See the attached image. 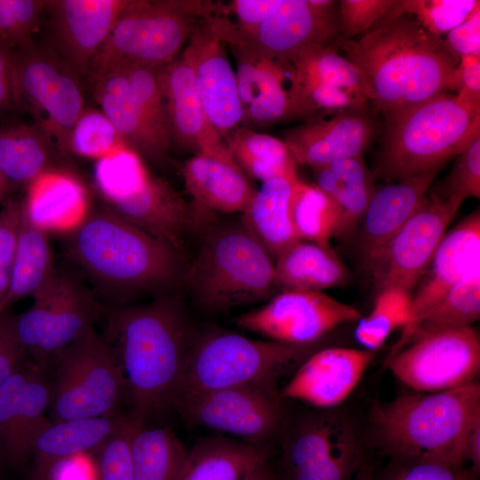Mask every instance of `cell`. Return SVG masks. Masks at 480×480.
<instances>
[{
	"label": "cell",
	"mask_w": 480,
	"mask_h": 480,
	"mask_svg": "<svg viewBox=\"0 0 480 480\" xmlns=\"http://www.w3.org/2000/svg\"><path fill=\"white\" fill-rule=\"evenodd\" d=\"M103 340L119 363L129 415L138 423L173 407L195 339L170 294L141 305L105 306Z\"/></svg>",
	"instance_id": "cell-1"
},
{
	"label": "cell",
	"mask_w": 480,
	"mask_h": 480,
	"mask_svg": "<svg viewBox=\"0 0 480 480\" xmlns=\"http://www.w3.org/2000/svg\"><path fill=\"white\" fill-rule=\"evenodd\" d=\"M68 232V257L107 306L170 294L182 284V255L105 205L88 211Z\"/></svg>",
	"instance_id": "cell-2"
},
{
	"label": "cell",
	"mask_w": 480,
	"mask_h": 480,
	"mask_svg": "<svg viewBox=\"0 0 480 480\" xmlns=\"http://www.w3.org/2000/svg\"><path fill=\"white\" fill-rule=\"evenodd\" d=\"M340 45L385 118L452 89L459 60L442 38L410 15H389L358 39H343Z\"/></svg>",
	"instance_id": "cell-3"
},
{
	"label": "cell",
	"mask_w": 480,
	"mask_h": 480,
	"mask_svg": "<svg viewBox=\"0 0 480 480\" xmlns=\"http://www.w3.org/2000/svg\"><path fill=\"white\" fill-rule=\"evenodd\" d=\"M480 418V384L417 393L376 403L372 436L390 459L423 460L466 466V442Z\"/></svg>",
	"instance_id": "cell-4"
},
{
	"label": "cell",
	"mask_w": 480,
	"mask_h": 480,
	"mask_svg": "<svg viewBox=\"0 0 480 480\" xmlns=\"http://www.w3.org/2000/svg\"><path fill=\"white\" fill-rule=\"evenodd\" d=\"M386 119L375 177L401 180L437 169L480 137V108L442 92Z\"/></svg>",
	"instance_id": "cell-5"
},
{
	"label": "cell",
	"mask_w": 480,
	"mask_h": 480,
	"mask_svg": "<svg viewBox=\"0 0 480 480\" xmlns=\"http://www.w3.org/2000/svg\"><path fill=\"white\" fill-rule=\"evenodd\" d=\"M182 284L200 308L220 313L269 296L276 285L275 268L242 220L224 223L205 228Z\"/></svg>",
	"instance_id": "cell-6"
},
{
	"label": "cell",
	"mask_w": 480,
	"mask_h": 480,
	"mask_svg": "<svg viewBox=\"0 0 480 480\" xmlns=\"http://www.w3.org/2000/svg\"><path fill=\"white\" fill-rule=\"evenodd\" d=\"M94 183L105 206L164 241L180 255L203 221L167 181L150 172L128 148L97 159Z\"/></svg>",
	"instance_id": "cell-7"
},
{
	"label": "cell",
	"mask_w": 480,
	"mask_h": 480,
	"mask_svg": "<svg viewBox=\"0 0 480 480\" xmlns=\"http://www.w3.org/2000/svg\"><path fill=\"white\" fill-rule=\"evenodd\" d=\"M215 9L211 1L127 0L87 76L93 84L119 66L169 64Z\"/></svg>",
	"instance_id": "cell-8"
},
{
	"label": "cell",
	"mask_w": 480,
	"mask_h": 480,
	"mask_svg": "<svg viewBox=\"0 0 480 480\" xmlns=\"http://www.w3.org/2000/svg\"><path fill=\"white\" fill-rule=\"evenodd\" d=\"M318 348L319 341L295 345L228 332L209 333L194 340L177 398L236 386L277 388L289 369Z\"/></svg>",
	"instance_id": "cell-9"
},
{
	"label": "cell",
	"mask_w": 480,
	"mask_h": 480,
	"mask_svg": "<svg viewBox=\"0 0 480 480\" xmlns=\"http://www.w3.org/2000/svg\"><path fill=\"white\" fill-rule=\"evenodd\" d=\"M277 436L275 480H353L366 461L358 427L337 407L285 415Z\"/></svg>",
	"instance_id": "cell-10"
},
{
	"label": "cell",
	"mask_w": 480,
	"mask_h": 480,
	"mask_svg": "<svg viewBox=\"0 0 480 480\" xmlns=\"http://www.w3.org/2000/svg\"><path fill=\"white\" fill-rule=\"evenodd\" d=\"M50 365L54 369L52 377L48 375L51 420L122 412L127 402L125 380L112 350L93 327L61 350Z\"/></svg>",
	"instance_id": "cell-11"
},
{
	"label": "cell",
	"mask_w": 480,
	"mask_h": 480,
	"mask_svg": "<svg viewBox=\"0 0 480 480\" xmlns=\"http://www.w3.org/2000/svg\"><path fill=\"white\" fill-rule=\"evenodd\" d=\"M162 68L119 66L93 83L96 102L126 147L156 164L166 160L172 140Z\"/></svg>",
	"instance_id": "cell-12"
},
{
	"label": "cell",
	"mask_w": 480,
	"mask_h": 480,
	"mask_svg": "<svg viewBox=\"0 0 480 480\" xmlns=\"http://www.w3.org/2000/svg\"><path fill=\"white\" fill-rule=\"evenodd\" d=\"M33 299L28 309L14 316L15 328L29 360L44 368L93 327L105 308L78 277L57 269L50 283Z\"/></svg>",
	"instance_id": "cell-13"
},
{
	"label": "cell",
	"mask_w": 480,
	"mask_h": 480,
	"mask_svg": "<svg viewBox=\"0 0 480 480\" xmlns=\"http://www.w3.org/2000/svg\"><path fill=\"white\" fill-rule=\"evenodd\" d=\"M18 108L25 105L61 153L84 109L80 75L51 46L36 43L12 50Z\"/></svg>",
	"instance_id": "cell-14"
},
{
	"label": "cell",
	"mask_w": 480,
	"mask_h": 480,
	"mask_svg": "<svg viewBox=\"0 0 480 480\" xmlns=\"http://www.w3.org/2000/svg\"><path fill=\"white\" fill-rule=\"evenodd\" d=\"M279 388L244 385L180 396L175 408L189 424L222 431L261 447L285 418Z\"/></svg>",
	"instance_id": "cell-15"
},
{
	"label": "cell",
	"mask_w": 480,
	"mask_h": 480,
	"mask_svg": "<svg viewBox=\"0 0 480 480\" xmlns=\"http://www.w3.org/2000/svg\"><path fill=\"white\" fill-rule=\"evenodd\" d=\"M385 365L418 393L465 386L480 372L479 333L470 326L425 336L385 360Z\"/></svg>",
	"instance_id": "cell-16"
},
{
	"label": "cell",
	"mask_w": 480,
	"mask_h": 480,
	"mask_svg": "<svg viewBox=\"0 0 480 480\" xmlns=\"http://www.w3.org/2000/svg\"><path fill=\"white\" fill-rule=\"evenodd\" d=\"M362 317L354 306L317 291L284 290L266 305L240 315V328L287 344L320 341L332 330Z\"/></svg>",
	"instance_id": "cell-17"
},
{
	"label": "cell",
	"mask_w": 480,
	"mask_h": 480,
	"mask_svg": "<svg viewBox=\"0 0 480 480\" xmlns=\"http://www.w3.org/2000/svg\"><path fill=\"white\" fill-rule=\"evenodd\" d=\"M462 202L427 198L372 266L376 292L388 287L413 292Z\"/></svg>",
	"instance_id": "cell-18"
},
{
	"label": "cell",
	"mask_w": 480,
	"mask_h": 480,
	"mask_svg": "<svg viewBox=\"0 0 480 480\" xmlns=\"http://www.w3.org/2000/svg\"><path fill=\"white\" fill-rule=\"evenodd\" d=\"M337 2L332 0H281L277 8L250 36L239 37L222 16L212 20L221 34L244 41L267 56L291 67L294 57L314 45H334L340 35Z\"/></svg>",
	"instance_id": "cell-19"
},
{
	"label": "cell",
	"mask_w": 480,
	"mask_h": 480,
	"mask_svg": "<svg viewBox=\"0 0 480 480\" xmlns=\"http://www.w3.org/2000/svg\"><path fill=\"white\" fill-rule=\"evenodd\" d=\"M480 268V212L476 209L446 232L416 285L409 319L386 360L400 351L418 322L460 280Z\"/></svg>",
	"instance_id": "cell-20"
},
{
	"label": "cell",
	"mask_w": 480,
	"mask_h": 480,
	"mask_svg": "<svg viewBox=\"0 0 480 480\" xmlns=\"http://www.w3.org/2000/svg\"><path fill=\"white\" fill-rule=\"evenodd\" d=\"M46 369L31 361L0 385V459L18 467L30 455L37 430L49 419Z\"/></svg>",
	"instance_id": "cell-21"
},
{
	"label": "cell",
	"mask_w": 480,
	"mask_h": 480,
	"mask_svg": "<svg viewBox=\"0 0 480 480\" xmlns=\"http://www.w3.org/2000/svg\"><path fill=\"white\" fill-rule=\"evenodd\" d=\"M225 45L202 20L182 54L192 68L204 111L223 140L243 121L236 72L228 59Z\"/></svg>",
	"instance_id": "cell-22"
},
{
	"label": "cell",
	"mask_w": 480,
	"mask_h": 480,
	"mask_svg": "<svg viewBox=\"0 0 480 480\" xmlns=\"http://www.w3.org/2000/svg\"><path fill=\"white\" fill-rule=\"evenodd\" d=\"M127 0H46L52 48L80 76L107 41Z\"/></svg>",
	"instance_id": "cell-23"
},
{
	"label": "cell",
	"mask_w": 480,
	"mask_h": 480,
	"mask_svg": "<svg viewBox=\"0 0 480 480\" xmlns=\"http://www.w3.org/2000/svg\"><path fill=\"white\" fill-rule=\"evenodd\" d=\"M217 36L229 45L236 60L244 127L250 124L263 127L293 119L289 87L284 86L291 67L232 36Z\"/></svg>",
	"instance_id": "cell-24"
},
{
	"label": "cell",
	"mask_w": 480,
	"mask_h": 480,
	"mask_svg": "<svg viewBox=\"0 0 480 480\" xmlns=\"http://www.w3.org/2000/svg\"><path fill=\"white\" fill-rule=\"evenodd\" d=\"M373 357L374 352L364 348H318L298 365L279 396L315 409L336 408L356 387Z\"/></svg>",
	"instance_id": "cell-25"
},
{
	"label": "cell",
	"mask_w": 480,
	"mask_h": 480,
	"mask_svg": "<svg viewBox=\"0 0 480 480\" xmlns=\"http://www.w3.org/2000/svg\"><path fill=\"white\" fill-rule=\"evenodd\" d=\"M161 79L171 139L196 155L235 161L204 111L188 60L181 55L164 66Z\"/></svg>",
	"instance_id": "cell-26"
},
{
	"label": "cell",
	"mask_w": 480,
	"mask_h": 480,
	"mask_svg": "<svg viewBox=\"0 0 480 480\" xmlns=\"http://www.w3.org/2000/svg\"><path fill=\"white\" fill-rule=\"evenodd\" d=\"M440 170L433 169L376 189L356 230L358 254L369 270L393 237L425 203L427 193Z\"/></svg>",
	"instance_id": "cell-27"
},
{
	"label": "cell",
	"mask_w": 480,
	"mask_h": 480,
	"mask_svg": "<svg viewBox=\"0 0 480 480\" xmlns=\"http://www.w3.org/2000/svg\"><path fill=\"white\" fill-rule=\"evenodd\" d=\"M374 132L366 111H340L290 130L284 141L297 164L315 168L363 156Z\"/></svg>",
	"instance_id": "cell-28"
},
{
	"label": "cell",
	"mask_w": 480,
	"mask_h": 480,
	"mask_svg": "<svg viewBox=\"0 0 480 480\" xmlns=\"http://www.w3.org/2000/svg\"><path fill=\"white\" fill-rule=\"evenodd\" d=\"M123 412L94 418L52 421L48 419L35 435L30 455L34 457L33 480H49L60 462L94 452L118 428Z\"/></svg>",
	"instance_id": "cell-29"
},
{
	"label": "cell",
	"mask_w": 480,
	"mask_h": 480,
	"mask_svg": "<svg viewBox=\"0 0 480 480\" xmlns=\"http://www.w3.org/2000/svg\"><path fill=\"white\" fill-rule=\"evenodd\" d=\"M182 175L192 204L206 215L243 212L257 190L235 161L204 155L189 158Z\"/></svg>",
	"instance_id": "cell-30"
},
{
	"label": "cell",
	"mask_w": 480,
	"mask_h": 480,
	"mask_svg": "<svg viewBox=\"0 0 480 480\" xmlns=\"http://www.w3.org/2000/svg\"><path fill=\"white\" fill-rule=\"evenodd\" d=\"M316 186L332 202L339 222L335 237L352 236L377 189L375 175L363 156L333 161L313 168Z\"/></svg>",
	"instance_id": "cell-31"
},
{
	"label": "cell",
	"mask_w": 480,
	"mask_h": 480,
	"mask_svg": "<svg viewBox=\"0 0 480 480\" xmlns=\"http://www.w3.org/2000/svg\"><path fill=\"white\" fill-rule=\"evenodd\" d=\"M23 208L38 228L48 230H71L88 212L86 192L71 175L52 170L28 186Z\"/></svg>",
	"instance_id": "cell-32"
},
{
	"label": "cell",
	"mask_w": 480,
	"mask_h": 480,
	"mask_svg": "<svg viewBox=\"0 0 480 480\" xmlns=\"http://www.w3.org/2000/svg\"><path fill=\"white\" fill-rule=\"evenodd\" d=\"M298 179L276 177L263 181L242 212V222L271 258L276 259L300 240L291 215L292 188Z\"/></svg>",
	"instance_id": "cell-33"
},
{
	"label": "cell",
	"mask_w": 480,
	"mask_h": 480,
	"mask_svg": "<svg viewBox=\"0 0 480 480\" xmlns=\"http://www.w3.org/2000/svg\"><path fill=\"white\" fill-rule=\"evenodd\" d=\"M268 461L265 448L220 436H209L188 451L178 480H244Z\"/></svg>",
	"instance_id": "cell-34"
},
{
	"label": "cell",
	"mask_w": 480,
	"mask_h": 480,
	"mask_svg": "<svg viewBox=\"0 0 480 480\" xmlns=\"http://www.w3.org/2000/svg\"><path fill=\"white\" fill-rule=\"evenodd\" d=\"M275 282L285 290L317 291L343 286L350 273L331 247L298 240L276 258Z\"/></svg>",
	"instance_id": "cell-35"
},
{
	"label": "cell",
	"mask_w": 480,
	"mask_h": 480,
	"mask_svg": "<svg viewBox=\"0 0 480 480\" xmlns=\"http://www.w3.org/2000/svg\"><path fill=\"white\" fill-rule=\"evenodd\" d=\"M56 273L46 231L36 227L26 214L23 204L10 286L1 312L16 301L34 297Z\"/></svg>",
	"instance_id": "cell-36"
},
{
	"label": "cell",
	"mask_w": 480,
	"mask_h": 480,
	"mask_svg": "<svg viewBox=\"0 0 480 480\" xmlns=\"http://www.w3.org/2000/svg\"><path fill=\"white\" fill-rule=\"evenodd\" d=\"M52 140L36 124L0 127V171L12 183L28 186L53 170Z\"/></svg>",
	"instance_id": "cell-37"
},
{
	"label": "cell",
	"mask_w": 480,
	"mask_h": 480,
	"mask_svg": "<svg viewBox=\"0 0 480 480\" xmlns=\"http://www.w3.org/2000/svg\"><path fill=\"white\" fill-rule=\"evenodd\" d=\"M224 140L247 176L262 182L276 177L299 178L297 163L284 140L244 126L236 128Z\"/></svg>",
	"instance_id": "cell-38"
},
{
	"label": "cell",
	"mask_w": 480,
	"mask_h": 480,
	"mask_svg": "<svg viewBox=\"0 0 480 480\" xmlns=\"http://www.w3.org/2000/svg\"><path fill=\"white\" fill-rule=\"evenodd\" d=\"M131 453L133 480H178L188 450L170 428L136 421Z\"/></svg>",
	"instance_id": "cell-39"
},
{
	"label": "cell",
	"mask_w": 480,
	"mask_h": 480,
	"mask_svg": "<svg viewBox=\"0 0 480 480\" xmlns=\"http://www.w3.org/2000/svg\"><path fill=\"white\" fill-rule=\"evenodd\" d=\"M479 317L480 268H477L452 287L418 322L408 336L404 348L433 333L470 327Z\"/></svg>",
	"instance_id": "cell-40"
},
{
	"label": "cell",
	"mask_w": 480,
	"mask_h": 480,
	"mask_svg": "<svg viewBox=\"0 0 480 480\" xmlns=\"http://www.w3.org/2000/svg\"><path fill=\"white\" fill-rule=\"evenodd\" d=\"M290 76L341 88L371 103L364 76L351 61L336 52L334 45H314L300 51L291 62Z\"/></svg>",
	"instance_id": "cell-41"
},
{
	"label": "cell",
	"mask_w": 480,
	"mask_h": 480,
	"mask_svg": "<svg viewBox=\"0 0 480 480\" xmlns=\"http://www.w3.org/2000/svg\"><path fill=\"white\" fill-rule=\"evenodd\" d=\"M291 215L295 233L305 240L330 247L339 215L330 198L316 185L298 179L292 188Z\"/></svg>",
	"instance_id": "cell-42"
},
{
	"label": "cell",
	"mask_w": 480,
	"mask_h": 480,
	"mask_svg": "<svg viewBox=\"0 0 480 480\" xmlns=\"http://www.w3.org/2000/svg\"><path fill=\"white\" fill-rule=\"evenodd\" d=\"M412 292L388 287L376 292L368 316L361 317L355 337L364 349H379L396 329H403L409 319Z\"/></svg>",
	"instance_id": "cell-43"
},
{
	"label": "cell",
	"mask_w": 480,
	"mask_h": 480,
	"mask_svg": "<svg viewBox=\"0 0 480 480\" xmlns=\"http://www.w3.org/2000/svg\"><path fill=\"white\" fill-rule=\"evenodd\" d=\"M478 9L479 0H397L390 15H410L429 34L442 38Z\"/></svg>",
	"instance_id": "cell-44"
},
{
	"label": "cell",
	"mask_w": 480,
	"mask_h": 480,
	"mask_svg": "<svg viewBox=\"0 0 480 480\" xmlns=\"http://www.w3.org/2000/svg\"><path fill=\"white\" fill-rule=\"evenodd\" d=\"M125 148L121 135L101 110L83 109L71 130L68 151L99 159Z\"/></svg>",
	"instance_id": "cell-45"
},
{
	"label": "cell",
	"mask_w": 480,
	"mask_h": 480,
	"mask_svg": "<svg viewBox=\"0 0 480 480\" xmlns=\"http://www.w3.org/2000/svg\"><path fill=\"white\" fill-rule=\"evenodd\" d=\"M45 4V0H0V40L12 50L33 44Z\"/></svg>",
	"instance_id": "cell-46"
},
{
	"label": "cell",
	"mask_w": 480,
	"mask_h": 480,
	"mask_svg": "<svg viewBox=\"0 0 480 480\" xmlns=\"http://www.w3.org/2000/svg\"><path fill=\"white\" fill-rule=\"evenodd\" d=\"M136 421L126 414L96 453V480H133L131 440Z\"/></svg>",
	"instance_id": "cell-47"
},
{
	"label": "cell",
	"mask_w": 480,
	"mask_h": 480,
	"mask_svg": "<svg viewBox=\"0 0 480 480\" xmlns=\"http://www.w3.org/2000/svg\"><path fill=\"white\" fill-rule=\"evenodd\" d=\"M337 4L340 35L345 40L371 31L393 12L397 0H341Z\"/></svg>",
	"instance_id": "cell-48"
},
{
	"label": "cell",
	"mask_w": 480,
	"mask_h": 480,
	"mask_svg": "<svg viewBox=\"0 0 480 480\" xmlns=\"http://www.w3.org/2000/svg\"><path fill=\"white\" fill-rule=\"evenodd\" d=\"M431 197H456L462 201L480 197V137L459 155L452 170Z\"/></svg>",
	"instance_id": "cell-49"
},
{
	"label": "cell",
	"mask_w": 480,
	"mask_h": 480,
	"mask_svg": "<svg viewBox=\"0 0 480 480\" xmlns=\"http://www.w3.org/2000/svg\"><path fill=\"white\" fill-rule=\"evenodd\" d=\"M469 467L454 466L443 462L391 459L384 470L373 480H477Z\"/></svg>",
	"instance_id": "cell-50"
},
{
	"label": "cell",
	"mask_w": 480,
	"mask_h": 480,
	"mask_svg": "<svg viewBox=\"0 0 480 480\" xmlns=\"http://www.w3.org/2000/svg\"><path fill=\"white\" fill-rule=\"evenodd\" d=\"M22 213V201L9 196L0 210V312L8 292Z\"/></svg>",
	"instance_id": "cell-51"
},
{
	"label": "cell",
	"mask_w": 480,
	"mask_h": 480,
	"mask_svg": "<svg viewBox=\"0 0 480 480\" xmlns=\"http://www.w3.org/2000/svg\"><path fill=\"white\" fill-rule=\"evenodd\" d=\"M281 0H234L222 6L225 13H232L236 22L233 23L224 15V20L230 30L239 37L252 34L263 21L277 8Z\"/></svg>",
	"instance_id": "cell-52"
},
{
	"label": "cell",
	"mask_w": 480,
	"mask_h": 480,
	"mask_svg": "<svg viewBox=\"0 0 480 480\" xmlns=\"http://www.w3.org/2000/svg\"><path fill=\"white\" fill-rule=\"evenodd\" d=\"M14 316L0 312V385L30 361L17 335Z\"/></svg>",
	"instance_id": "cell-53"
},
{
	"label": "cell",
	"mask_w": 480,
	"mask_h": 480,
	"mask_svg": "<svg viewBox=\"0 0 480 480\" xmlns=\"http://www.w3.org/2000/svg\"><path fill=\"white\" fill-rule=\"evenodd\" d=\"M442 39L447 50L459 60L465 56H480V9Z\"/></svg>",
	"instance_id": "cell-54"
},
{
	"label": "cell",
	"mask_w": 480,
	"mask_h": 480,
	"mask_svg": "<svg viewBox=\"0 0 480 480\" xmlns=\"http://www.w3.org/2000/svg\"><path fill=\"white\" fill-rule=\"evenodd\" d=\"M462 103L480 108V56L460 59L453 73L452 89Z\"/></svg>",
	"instance_id": "cell-55"
},
{
	"label": "cell",
	"mask_w": 480,
	"mask_h": 480,
	"mask_svg": "<svg viewBox=\"0 0 480 480\" xmlns=\"http://www.w3.org/2000/svg\"><path fill=\"white\" fill-rule=\"evenodd\" d=\"M17 108L12 50L0 40V114Z\"/></svg>",
	"instance_id": "cell-56"
},
{
	"label": "cell",
	"mask_w": 480,
	"mask_h": 480,
	"mask_svg": "<svg viewBox=\"0 0 480 480\" xmlns=\"http://www.w3.org/2000/svg\"><path fill=\"white\" fill-rule=\"evenodd\" d=\"M466 462L479 476L480 472V418L472 425L466 442Z\"/></svg>",
	"instance_id": "cell-57"
},
{
	"label": "cell",
	"mask_w": 480,
	"mask_h": 480,
	"mask_svg": "<svg viewBox=\"0 0 480 480\" xmlns=\"http://www.w3.org/2000/svg\"><path fill=\"white\" fill-rule=\"evenodd\" d=\"M244 480H275V472L268 461L253 470Z\"/></svg>",
	"instance_id": "cell-58"
},
{
	"label": "cell",
	"mask_w": 480,
	"mask_h": 480,
	"mask_svg": "<svg viewBox=\"0 0 480 480\" xmlns=\"http://www.w3.org/2000/svg\"><path fill=\"white\" fill-rule=\"evenodd\" d=\"M373 468L372 465L365 461L358 469L353 480H373Z\"/></svg>",
	"instance_id": "cell-59"
},
{
	"label": "cell",
	"mask_w": 480,
	"mask_h": 480,
	"mask_svg": "<svg viewBox=\"0 0 480 480\" xmlns=\"http://www.w3.org/2000/svg\"><path fill=\"white\" fill-rule=\"evenodd\" d=\"M12 183L0 171V204L8 197Z\"/></svg>",
	"instance_id": "cell-60"
}]
</instances>
